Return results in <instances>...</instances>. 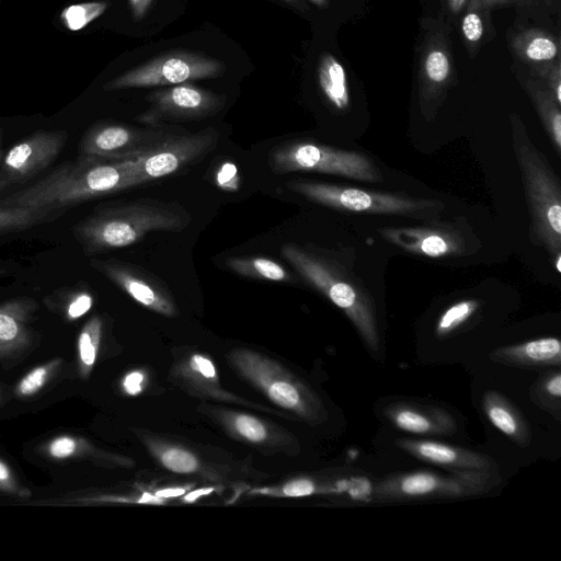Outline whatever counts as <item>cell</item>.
Returning <instances> with one entry per match:
<instances>
[{
    "instance_id": "obj_1",
    "label": "cell",
    "mask_w": 561,
    "mask_h": 561,
    "mask_svg": "<svg viewBox=\"0 0 561 561\" xmlns=\"http://www.w3.org/2000/svg\"><path fill=\"white\" fill-rule=\"evenodd\" d=\"M137 158L77 157L34 184L7 195L0 205L66 210L131 188L138 185Z\"/></svg>"
},
{
    "instance_id": "obj_2",
    "label": "cell",
    "mask_w": 561,
    "mask_h": 561,
    "mask_svg": "<svg viewBox=\"0 0 561 561\" xmlns=\"http://www.w3.org/2000/svg\"><path fill=\"white\" fill-rule=\"evenodd\" d=\"M191 216L180 204L140 198L102 205L72 228L88 256L125 248L156 231H181Z\"/></svg>"
},
{
    "instance_id": "obj_3",
    "label": "cell",
    "mask_w": 561,
    "mask_h": 561,
    "mask_svg": "<svg viewBox=\"0 0 561 561\" xmlns=\"http://www.w3.org/2000/svg\"><path fill=\"white\" fill-rule=\"evenodd\" d=\"M282 255L313 287L327 296L352 321L371 356L380 360V336L371 297L335 263L294 243Z\"/></svg>"
},
{
    "instance_id": "obj_4",
    "label": "cell",
    "mask_w": 561,
    "mask_h": 561,
    "mask_svg": "<svg viewBox=\"0 0 561 561\" xmlns=\"http://www.w3.org/2000/svg\"><path fill=\"white\" fill-rule=\"evenodd\" d=\"M512 140L531 218L534 242L556 257L561 250V187L546 157L529 139L517 115L511 116Z\"/></svg>"
},
{
    "instance_id": "obj_5",
    "label": "cell",
    "mask_w": 561,
    "mask_h": 561,
    "mask_svg": "<svg viewBox=\"0 0 561 561\" xmlns=\"http://www.w3.org/2000/svg\"><path fill=\"white\" fill-rule=\"evenodd\" d=\"M500 482L497 469L450 471L447 476L414 471L383 478L374 495L382 501L460 499L486 493Z\"/></svg>"
},
{
    "instance_id": "obj_6",
    "label": "cell",
    "mask_w": 561,
    "mask_h": 561,
    "mask_svg": "<svg viewBox=\"0 0 561 561\" xmlns=\"http://www.w3.org/2000/svg\"><path fill=\"white\" fill-rule=\"evenodd\" d=\"M268 165L277 174L318 172L373 183L382 181L380 170L367 156L311 141L275 146L270 151Z\"/></svg>"
},
{
    "instance_id": "obj_7",
    "label": "cell",
    "mask_w": 561,
    "mask_h": 561,
    "mask_svg": "<svg viewBox=\"0 0 561 561\" xmlns=\"http://www.w3.org/2000/svg\"><path fill=\"white\" fill-rule=\"evenodd\" d=\"M218 60L188 50H170L135 67L104 84L105 91L180 84L196 79H213L225 72Z\"/></svg>"
},
{
    "instance_id": "obj_8",
    "label": "cell",
    "mask_w": 561,
    "mask_h": 561,
    "mask_svg": "<svg viewBox=\"0 0 561 561\" xmlns=\"http://www.w3.org/2000/svg\"><path fill=\"white\" fill-rule=\"evenodd\" d=\"M287 187L320 205L356 213L411 215L436 203L404 194L379 193L306 180H291Z\"/></svg>"
},
{
    "instance_id": "obj_9",
    "label": "cell",
    "mask_w": 561,
    "mask_h": 561,
    "mask_svg": "<svg viewBox=\"0 0 561 561\" xmlns=\"http://www.w3.org/2000/svg\"><path fill=\"white\" fill-rule=\"evenodd\" d=\"M450 39L444 24L428 20L419 45L417 89L423 114L431 118L456 82Z\"/></svg>"
},
{
    "instance_id": "obj_10",
    "label": "cell",
    "mask_w": 561,
    "mask_h": 561,
    "mask_svg": "<svg viewBox=\"0 0 561 561\" xmlns=\"http://www.w3.org/2000/svg\"><path fill=\"white\" fill-rule=\"evenodd\" d=\"M218 142V133L208 127L197 133L170 135L137 158L138 185L174 174L201 161Z\"/></svg>"
},
{
    "instance_id": "obj_11",
    "label": "cell",
    "mask_w": 561,
    "mask_h": 561,
    "mask_svg": "<svg viewBox=\"0 0 561 561\" xmlns=\"http://www.w3.org/2000/svg\"><path fill=\"white\" fill-rule=\"evenodd\" d=\"M146 99L149 106L136 119L149 126L168 121L203 119L216 114L225 104L221 95L186 83L158 89Z\"/></svg>"
},
{
    "instance_id": "obj_12",
    "label": "cell",
    "mask_w": 561,
    "mask_h": 561,
    "mask_svg": "<svg viewBox=\"0 0 561 561\" xmlns=\"http://www.w3.org/2000/svg\"><path fill=\"white\" fill-rule=\"evenodd\" d=\"M157 127L159 126L145 129L116 123H98L83 134L78 147V157H138L171 135Z\"/></svg>"
},
{
    "instance_id": "obj_13",
    "label": "cell",
    "mask_w": 561,
    "mask_h": 561,
    "mask_svg": "<svg viewBox=\"0 0 561 561\" xmlns=\"http://www.w3.org/2000/svg\"><path fill=\"white\" fill-rule=\"evenodd\" d=\"M67 138L65 130H42L15 144L0 165V194L50 165L62 151Z\"/></svg>"
},
{
    "instance_id": "obj_14",
    "label": "cell",
    "mask_w": 561,
    "mask_h": 561,
    "mask_svg": "<svg viewBox=\"0 0 561 561\" xmlns=\"http://www.w3.org/2000/svg\"><path fill=\"white\" fill-rule=\"evenodd\" d=\"M91 265L138 304L164 314L174 312V301L168 287L147 271L112 259H94Z\"/></svg>"
},
{
    "instance_id": "obj_15",
    "label": "cell",
    "mask_w": 561,
    "mask_h": 561,
    "mask_svg": "<svg viewBox=\"0 0 561 561\" xmlns=\"http://www.w3.org/2000/svg\"><path fill=\"white\" fill-rule=\"evenodd\" d=\"M396 445L420 460L450 471L497 469L494 460L486 455L440 442L400 438Z\"/></svg>"
},
{
    "instance_id": "obj_16",
    "label": "cell",
    "mask_w": 561,
    "mask_h": 561,
    "mask_svg": "<svg viewBox=\"0 0 561 561\" xmlns=\"http://www.w3.org/2000/svg\"><path fill=\"white\" fill-rule=\"evenodd\" d=\"M385 416L400 431L415 435H451L455 419L445 410L409 402H397L383 410Z\"/></svg>"
},
{
    "instance_id": "obj_17",
    "label": "cell",
    "mask_w": 561,
    "mask_h": 561,
    "mask_svg": "<svg viewBox=\"0 0 561 561\" xmlns=\"http://www.w3.org/2000/svg\"><path fill=\"white\" fill-rule=\"evenodd\" d=\"M380 234L404 251L428 257H443L460 250L457 234L440 228H385Z\"/></svg>"
},
{
    "instance_id": "obj_18",
    "label": "cell",
    "mask_w": 561,
    "mask_h": 561,
    "mask_svg": "<svg viewBox=\"0 0 561 561\" xmlns=\"http://www.w3.org/2000/svg\"><path fill=\"white\" fill-rule=\"evenodd\" d=\"M490 358L495 363L522 368L559 366L561 343L557 337H540L496 348L491 353Z\"/></svg>"
},
{
    "instance_id": "obj_19",
    "label": "cell",
    "mask_w": 561,
    "mask_h": 561,
    "mask_svg": "<svg viewBox=\"0 0 561 561\" xmlns=\"http://www.w3.org/2000/svg\"><path fill=\"white\" fill-rule=\"evenodd\" d=\"M482 408L488 420L501 433L522 447L530 444L527 420L502 393L490 390L483 394Z\"/></svg>"
},
{
    "instance_id": "obj_20",
    "label": "cell",
    "mask_w": 561,
    "mask_h": 561,
    "mask_svg": "<svg viewBox=\"0 0 561 561\" xmlns=\"http://www.w3.org/2000/svg\"><path fill=\"white\" fill-rule=\"evenodd\" d=\"M514 54L530 67L559 59V39L540 28H526L511 39Z\"/></svg>"
},
{
    "instance_id": "obj_21",
    "label": "cell",
    "mask_w": 561,
    "mask_h": 561,
    "mask_svg": "<svg viewBox=\"0 0 561 561\" xmlns=\"http://www.w3.org/2000/svg\"><path fill=\"white\" fill-rule=\"evenodd\" d=\"M525 90L530 96L535 108L547 130L558 154L561 153V112L547 88L537 79L530 78L525 82Z\"/></svg>"
},
{
    "instance_id": "obj_22",
    "label": "cell",
    "mask_w": 561,
    "mask_h": 561,
    "mask_svg": "<svg viewBox=\"0 0 561 561\" xmlns=\"http://www.w3.org/2000/svg\"><path fill=\"white\" fill-rule=\"evenodd\" d=\"M320 88L328 101L337 110L350 105V91L344 67L331 54H323L318 68Z\"/></svg>"
},
{
    "instance_id": "obj_23",
    "label": "cell",
    "mask_w": 561,
    "mask_h": 561,
    "mask_svg": "<svg viewBox=\"0 0 561 561\" xmlns=\"http://www.w3.org/2000/svg\"><path fill=\"white\" fill-rule=\"evenodd\" d=\"M64 213L65 209L0 205V236L54 221Z\"/></svg>"
},
{
    "instance_id": "obj_24",
    "label": "cell",
    "mask_w": 561,
    "mask_h": 561,
    "mask_svg": "<svg viewBox=\"0 0 561 561\" xmlns=\"http://www.w3.org/2000/svg\"><path fill=\"white\" fill-rule=\"evenodd\" d=\"M480 0H469L461 19V34L469 54L474 55L486 37L491 36V18Z\"/></svg>"
},
{
    "instance_id": "obj_25",
    "label": "cell",
    "mask_w": 561,
    "mask_h": 561,
    "mask_svg": "<svg viewBox=\"0 0 561 561\" xmlns=\"http://www.w3.org/2000/svg\"><path fill=\"white\" fill-rule=\"evenodd\" d=\"M226 266L233 273L272 282H288L289 273L278 262L263 256H231L226 260Z\"/></svg>"
},
{
    "instance_id": "obj_26",
    "label": "cell",
    "mask_w": 561,
    "mask_h": 561,
    "mask_svg": "<svg viewBox=\"0 0 561 561\" xmlns=\"http://www.w3.org/2000/svg\"><path fill=\"white\" fill-rule=\"evenodd\" d=\"M473 299L458 301L447 308L438 318L435 332L439 337L446 336L465 323L478 309Z\"/></svg>"
},
{
    "instance_id": "obj_27",
    "label": "cell",
    "mask_w": 561,
    "mask_h": 561,
    "mask_svg": "<svg viewBox=\"0 0 561 561\" xmlns=\"http://www.w3.org/2000/svg\"><path fill=\"white\" fill-rule=\"evenodd\" d=\"M107 8L105 2H83L71 4L60 14L65 26L70 31H79L102 15Z\"/></svg>"
},
{
    "instance_id": "obj_28",
    "label": "cell",
    "mask_w": 561,
    "mask_h": 561,
    "mask_svg": "<svg viewBox=\"0 0 561 561\" xmlns=\"http://www.w3.org/2000/svg\"><path fill=\"white\" fill-rule=\"evenodd\" d=\"M535 400L549 411L560 410L561 374L559 370L547 374L535 387Z\"/></svg>"
},
{
    "instance_id": "obj_29",
    "label": "cell",
    "mask_w": 561,
    "mask_h": 561,
    "mask_svg": "<svg viewBox=\"0 0 561 561\" xmlns=\"http://www.w3.org/2000/svg\"><path fill=\"white\" fill-rule=\"evenodd\" d=\"M531 68L535 79L543 82L549 93L561 105V65L560 59L554 61L537 65Z\"/></svg>"
},
{
    "instance_id": "obj_30",
    "label": "cell",
    "mask_w": 561,
    "mask_h": 561,
    "mask_svg": "<svg viewBox=\"0 0 561 561\" xmlns=\"http://www.w3.org/2000/svg\"><path fill=\"white\" fill-rule=\"evenodd\" d=\"M161 461L169 470L178 473H188L197 469L196 458L188 451L178 448L164 451Z\"/></svg>"
},
{
    "instance_id": "obj_31",
    "label": "cell",
    "mask_w": 561,
    "mask_h": 561,
    "mask_svg": "<svg viewBox=\"0 0 561 561\" xmlns=\"http://www.w3.org/2000/svg\"><path fill=\"white\" fill-rule=\"evenodd\" d=\"M267 393L270 398L280 407L294 409L300 405L298 390L288 382L275 381L271 383Z\"/></svg>"
},
{
    "instance_id": "obj_32",
    "label": "cell",
    "mask_w": 561,
    "mask_h": 561,
    "mask_svg": "<svg viewBox=\"0 0 561 561\" xmlns=\"http://www.w3.org/2000/svg\"><path fill=\"white\" fill-rule=\"evenodd\" d=\"M19 302L10 304L0 309V341H13L20 333L18 313L14 312Z\"/></svg>"
},
{
    "instance_id": "obj_33",
    "label": "cell",
    "mask_w": 561,
    "mask_h": 561,
    "mask_svg": "<svg viewBox=\"0 0 561 561\" xmlns=\"http://www.w3.org/2000/svg\"><path fill=\"white\" fill-rule=\"evenodd\" d=\"M100 328L99 320H92L88 327L82 331L79 336V353L81 360L91 366L95 360V345L93 341V335L95 331Z\"/></svg>"
},
{
    "instance_id": "obj_34",
    "label": "cell",
    "mask_w": 561,
    "mask_h": 561,
    "mask_svg": "<svg viewBox=\"0 0 561 561\" xmlns=\"http://www.w3.org/2000/svg\"><path fill=\"white\" fill-rule=\"evenodd\" d=\"M234 425L237 431L249 440L260 442L266 436L263 424L250 415H238L234 419Z\"/></svg>"
},
{
    "instance_id": "obj_35",
    "label": "cell",
    "mask_w": 561,
    "mask_h": 561,
    "mask_svg": "<svg viewBox=\"0 0 561 561\" xmlns=\"http://www.w3.org/2000/svg\"><path fill=\"white\" fill-rule=\"evenodd\" d=\"M45 378L46 369L44 367L34 369L21 381L20 392L26 396L36 392L44 385Z\"/></svg>"
},
{
    "instance_id": "obj_36",
    "label": "cell",
    "mask_w": 561,
    "mask_h": 561,
    "mask_svg": "<svg viewBox=\"0 0 561 561\" xmlns=\"http://www.w3.org/2000/svg\"><path fill=\"white\" fill-rule=\"evenodd\" d=\"M92 306V297L88 293L78 294L68 305L69 318L77 319L83 316Z\"/></svg>"
},
{
    "instance_id": "obj_37",
    "label": "cell",
    "mask_w": 561,
    "mask_h": 561,
    "mask_svg": "<svg viewBox=\"0 0 561 561\" xmlns=\"http://www.w3.org/2000/svg\"><path fill=\"white\" fill-rule=\"evenodd\" d=\"M314 490L316 486L313 482L306 479L289 482L284 486V493L287 496L294 497L310 495Z\"/></svg>"
},
{
    "instance_id": "obj_38",
    "label": "cell",
    "mask_w": 561,
    "mask_h": 561,
    "mask_svg": "<svg viewBox=\"0 0 561 561\" xmlns=\"http://www.w3.org/2000/svg\"><path fill=\"white\" fill-rule=\"evenodd\" d=\"M76 448V443L70 437H60L50 445V454L56 458H66L70 456Z\"/></svg>"
},
{
    "instance_id": "obj_39",
    "label": "cell",
    "mask_w": 561,
    "mask_h": 561,
    "mask_svg": "<svg viewBox=\"0 0 561 561\" xmlns=\"http://www.w3.org/2000/svg\"><path fill=\"white\" fill-rule=\"evenodd\" d=\"M144 380V376L134 371L126 376L124 380V388L129 394H136L141 389V382Z\"/></svg>"
},
{
    "instance_id": "obj_40",
    "label": "cell",
    "mask_w": 561,
    "mask_h": 561,
    "mask_svg": "<svg viewBox=\"0 0 561 561\" xmlns=\"http://www.w3.org/2000/svg\"><path fill=\"white\" fill-rule=\"evenodd\" d=\"M135 21L141 20L148 12L152 0H128Z\"/></svg>"
},
{
    "instance_id": "obj_41",
    "label": "cell",
    "mask_w": 561,
    "mask_h": 561,
    "mask_svg": "<svg viewBox=\"0 0 561 561\" xmlns=\"http://www.w3.org/2000/svg\"><path fill=\"white\" fill-rule=\"evenodd\" d=\"M481 3L486 7L489 10H492L496 7L502 5H530L534 3V0H480Z\"/></svg>"
},
{
    "instance_id": "obj_42",
    "label": "cell",
    "mask_w": 561,
    "mask_h": 561,
    "mask_svg": "<svg viewBox=\"0 0 561 561\" xmlns=\"http://www.w3.org/2000/svg\"><path fill=\"white\" fill-rule=\"evenodd\" d=\"M193 362L196 365V368L207 378H213L216 375L215 367L213 364L207 359L199 355H195L193 357Z\"/></svg>"
},
{
    "instance_id": "obj_43",
    "label": "cell",
    "mask_w": 561,
    "mask_h": 561,
    "mask_svg": "<svg viewBox=\"0 0 561 561\" xmlns=\"http://www.w3.org/2000/svg\"><path fill=\"white\" fill-rule=\"evenodd\" d=\"M467 1L468 0H447V3L451 12L458 13L462 10Z\"/></svg>"
},
{
    "instance_id": "obj_44",
    "label": "cell",
    "mask_w": 561,
    "mask_h": 561,
    "mask_svg": "<svg viewBox=\"0 0 561 561\" xmlns=\"http://www.w3.org/2000/svg\"><path fill=\"white\" fill-rule=\"evenodd\" d=\"M182 493H184L183 489H168V490L158 491L157 496L169 497V496H176Z\"/></svg>"
},
{
    "instance_id": "obj_45",
    "label": "cell",
    "mask_w": 561,
    "mask_h": 561,
    "mask_svg": "<svg viewBox=\"0 0 561 561\" xmlns=\"http://www.w3.org/2000/svg\"><path fill=\"white\" fill-rule=\"evenodd\" d=\"M211 491V489H202V490H198V491H194L192 492L191 494H188L185 500L186 501H194L196 500V497L203 495V494H207Z\"/></svg>"
},
{
    "instance_id": "obj_46",
    "label": "cell",
    "mask_w": 561,
    "mask_h": 561,
    "mask_svg": "<svg viewBox=\"0 0 561 561\" xmlns=\"http://www.w3.org/2000/svg\"><path fill=\"white\" fill-rule=\"evenodd\" d=\"M9 478V471L7 467L0 462V480H5Z\"/></svg>"
},
{
    "instance_id": "obj_47",
    "label": "cell",
    "mask_w": 561,
    "mask_h": 561,
    "mask_svg": "<svg viewBox=\"0 0 561 561\" xmlns=\"http://www.w3.org/2000/svg\"><path fill=\"white\" fill-rule=\"evenodd\" d=\"M554 259H556V268L558 272H560L561 271V255L558 254Z\"/></svg>"
},
{
    "instance_id": "obj_48",
    "label": "cell",
    "mask_w": 561,
    "mask_h": 561,
    "mask_svg": "<svg viewBox=\"0 0 561 561\" xmlns=\"http://www.w3.org/2000/svg\"><path fill=\"white\" fill-rule=\"evenodd\" d=\"M312 3L319 5V7H323L327 4V0H310Z\"/></svg>"
},
{
    "instance_id": "obj_49",
    "label": "cell",
    "mask_w": 561,
    "mask_h": 561,
    "mask_svg": "<svg viewBox=\"0 0 561 561\" xmlns=\"http://www.w3.org/2000/svg\"><path fill=\"white\" fill-rule=\"evenodd\" d=\"M1 140H2V136H1V131H0V157H1Z\"/></svg>"
},
{
    "instance_id": "obj_50",
    "label": "cell",
    "mask_w": 561,
    "mask_h": 561,
    "mask_svg": "<svg viewBox=\"0 0 561 561\" xmlns=\"http://www.w3.org/2000/svg\"><path fill=\"white\" fill-rule=\"evenodd\" d=\"M285 1H288V2H296L297 0H285Z\"/></svg>"
},
{
    "instance_id": "obj_51",
    "label": "cell",
    "mask_w": 561,
    "mask_h": 561,
    "mask_svg": "<svg viewBox=\"0 0 561 561\" xmlns=\"http://www.w3.org/2000/svg\"><path fill=\"white\" fill-rule=\"evenodd\" d=\"M548 1H550V2H553V1L558 2L559 0H548Z\"/></svg>"
}]
</instances>
